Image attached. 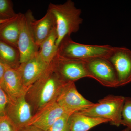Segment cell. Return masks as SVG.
Wrapping results in <instances>:
<instances>
[{
    "instance_id": "16",
    "label": "cell",
    "mask_w": 131,
    "mask_h": 131,
    "mask_svg": "<svg viewBox=\"0 0 131 131\" xmlns=\"http://www.w3.org/2000/svg\"><path fill=\"white\" fill-rule=\"evenodd\" d=\"M110 122L108 120L89 117L76 112L69 119L70 131H88L93 127L103 123Z\"/></svg>"
},
{
    "instance_id": "22",
    "label": "cell",
    "mask_w": 131,
    "mask_h": 131,
    "mask_svg": "<svg viewBox=\"0 0 131 131\" xmlns=\"http://www.w3.org/2000/svg\"><path fill=\"white\" fill-rule=\"evenodd\" d=\"M18 130L7 115L0 116V131H17Z\"/></svg>"
},
{
    "instance_id": "19",
    "label": "cell",
    "mask_w": 131,
    "mask_h": 131,
    "mask_svg": "<svg viewBox=\"0 0 131 131\" xmlns=\"http://www.w3.org/2000/svg\"><path fill=\"white\" fill-rule=\"evenodd\" d=\"M10 0H0V20L12 19L17 15Z\"/></svg>"
},
{
    "instance_id": "2",
    "label": "cell",
    "mask_w": 131,
    "mask_h": 131,
    "mask_svg": "<svg viewBox=\"0 0 131 131\" xmlns=\"http://www.w3.org/2000/svg\"><path fill=\"white\" fill-rule=\"evenodd\" d=\"M48 9L53 14L56 20V45L58 47L64 38L70 36L80 30L83 22L81 17V10L77 8L71 0H68L63 4L50 3Z\"/></svg>"
},
{
    "instance_id": "25",
    "label": "cell",
    "mask_w": 131,
    "mask_h": 131,
    "mask_svg": "<svg viewBox=\"0 0 131 131\" xmlns=\"http://www.w3.org/2000/svg\"><path fill=\"white\" fill-rule=\"evenodd\" d=\"M7 67V66L0 62V83L4 76Z\"/></svg>"
},
{
    "instance_id": "13",
    "label": "cell",
    "mask_w": 131,
    "mask_h": 131,
    "mask_svg": "<svg viewBox=\"0 0 131 131\" xmlns=\"http://www.w3.org/2000/svg\"><path fill=\"white\" fill-rule=\"evenodd\" d=\"M0 86L8 96L10 101L25 95L28 88L24 86L17 69L7 67Z\"/></svg>"
},
{
    "instance_id": "5",
    "label": "cell",
    "mask_w": 131,
    "mask_h": 131,
    "mask_svg": "<svg viewBox=\"0 0 131 131\" xmlns=\"http://www.w3.org/2000/svg\"><path fill=\"white\" fill-rule=\"evenodd\" d=\"M35 19L32 12L29 9L21 13L18 49L20 56V63L28 61L39 50L35 44L32 24Z\"/></svg>"
},
{
    "instance_id": "12",
    "label": "cell",
    "mask_w": 131,
    "mask_h": 131,
    "mask_svg": "<svg viewBox=\"0 0 131 131\" xmlns=\"http://www.w3.org/2000/svg\"><path fill=\"white\" fill-rule=\"evenodd\" d=\"M25 95L10 101L6 115L18 129L27 126L33 116L32 108L27 101Z\"/></svg>"
},
{
    "instance_id": "20",
    "label": "cell",
    "mask_w": 131,
    "mask_h": 131,
    "mask_svg": "<svg viewBox=\"0 0 131 131\" xmlns=\"http://www.w3.org/2000/svg\"><path fill=\"white\" fill-rule=\"evenodd\" d=\"M121 125L131 131V98L125 97L122 112Z\"/></svg>"
},
{
    "instance_id": "9",
    "label": "cell",
    "mask_w": 131,
    "mask_h": 131,
    "mask_svg": "<svg viewBox=\"0 0 131 131\" xmlns=\"http://www.w3.org/2000/svg\"><path fill=\"white\" fill-rule=\"evenodd\" d=\"M117 73L119 87L131 82V50L124 47H113L108 58Z\"/></svg>"
},
{
    "instance_id": "14",
    "label": "cell",
    "mask_w": 131,
    "mask_h": 131,
    "mask_svg": "<svg viewBox=\"0 0 131 131\" xmlns=\"http://www.w3.org/2000/svg\"><path fill=\"white\" fill-rule=\"evenodd\" d=\"M32 26L35 44L39 49L40 45L56 28V20L53 14L48 9L42 18L33 20Z\"/></svg>"
},
{
    "instance_id": "23",
    "label": "cell",
    "mask_w": 131,
    "mask_h": 131,
    "mask_svg": "<svg viewBox=\"0 0 131 131\" xmlns=\"http://www.w3.org/2000/svg\"><path fill=\"white\" fill-rule=\"evenodd\" d=\"M10 102L8 96L0 86V116L6 115L7 108Z\"/></svg>"
},
{
    "instance_id": "17",
    "label": "cell",
    "mask_w": 131,
    "mask_h": 131,
    "mask_svg": "<svg viewBox=\"0 0 131 131\" xmlns=\"http://www.w3.org/2000/svg\"><path fill=\"white\" fill-rule=\"evenodd\" d=\"M0 62L11 68H18L20 64L18 49L0 40Z\"/></svg>"
},
{
    "instance_id": "26",
    "label": "cell",
    "mask_w": 131,
    "mask_h": 131,
    "mask_svg": "<svg viewBox=\"0 0 131 131\" xmlns=\"http://www.w3.org/2000/svg\"><path fill=\"white\" fill-rule=\"evenodd\" d=\"M10 19H9L7 20H0V24H2V23H4V22H6V21H8V20H9Z\"/></svg>"
},
{
    "instance_id": "15",
    "label": "cell",
    "mask_w": 131,
    "mask_h": 131,
    "mask_svg": "<svg viewBox=\"0 0 131 131\" xmlns=\"http://www.w3.org/2000/svg\"><path fill=\"white\" fill-rule=\"evenodd\" d=\"M21 13L9 20L0 24V40L18 48Z\"/></svg>"
},
{
    "instance_id": "10",
    "label": "cell",
    "mask_w": 131,
    "mask_h": 131,
    "mask_svg": "<svg viewBox=\"0 0 131 131\" xmlns=\"http://www.w3.org/2000/svg\"><path fill=\"white\" fill-rule=\"evenodd\" d=\"M49 65L42 59L38 51L28 61L20 63L16 69L24 86L29 88L41 77Z\"/></svg>"
},
{
    "instance_id": "24",
    "label": "cell",
    "mask_w": 131,
    "mask_h": 131,
    "mask_svg": "<svg viewBox=\"0 0 131 131\" xmlns=\"http://www.w3.org/2000/svg\"><path fill=\"white\" fill-rule=\"evenodd\" d=\"M17 131H43L32 125L27 126L18 129Z\"/></svg>"
},
{
    "instance_id": "27",
    "label": "cell",
    "mask_w": 131,
    "mask_h": 131,
    "mask_svg": "<svg viewBox=\"0 0 131 131\" xmlns=\"http://www.w3.org/2000/svg\"><path fill=\"white\" fill-rule=\"evenodd\" d=\"M122 131H130L129 130V129H127V128H126L125 129H124V130H122Z\"/></svg>"
},
{
    "instance_id": "1",
    "label": "cell",
    "mask_w": 131,
    "mask_h": 131,
    "mask_svg": "<svg viewBox=\"0 0 131 131\" xmlns=\"http://www.w3.org/2000/svg\"><path fill=\"white\" fill-rule=\"evenodd\" d=\"M66 83L50 63L43 74L28 88L26 93V99L32 108L33 115L45 106L56 101Z\"/></svg>"
},
{
    "instance_id": "6",
    "label": "cell",
    "mask_w": 131,
    "mask_h": 131,
    "mask_svg": "<svg viewBox=\"0 0 131 131\" xmlns=\"http://www.w3.org/2000/svg\"><path fill=\"white\" fill-rule=\"evenodd\" d=\"M84 61L90 78L96 80L104 86L119 87L116 71L108 59L95 58Z\"/></svg>"
},
{
    "instance_id": "21",
    "label": "cell",
    "mask_w": 131,
    "mask_h": 131,
    "mask_svg": "<svg viewBox=\"0 0 131 131\" xmlns=\"http://www.w3.org/2000/svg\"><path fill=\"white\" fill-rule=\"evenodd\" d=\"M72 114L68 113L59 118L47 131H70L69 119Z\"/></svg>"
},
{
    "instance_id": "7",
    "label": "cell",
    "mask_w": 131,
    "mask_h": 131,
    "mask_svg": "<svg viewBox=\"0 0 131 131\" xmlns=\"http://www.w3.org/2000/svg\"><path fill=\"white\" fill-rule=\"evenodd\" d=\"M50 63L55 71L66 82H75L84 78H90L84 61L64 58L57 54Z\"/></svg>"
},
{
    "instance_id": "11",
    "label": "cell",
    "mask_w": 131,
    "mask_h": 131,
    "mask_svg": "<svg viewBox=\"0 0 131 131\" xmlns=\"http://www.w3.org/2000/svg\"><path fill=\"white\" fill-rule=\"evenodd\" d=\"M67 113H68L56 101L54 102L34 114L28 126H34L43 131H47L58 119Z\"/></svg>"
},
{
    "instance_id": "18",
    "label": "cell",
    "mask_w": 131,
    "mask_h": 131,
    "mask_svg": "<svg viewBox=\"0 0 131 131\" xmlns=\"http://www.w3.org/2000/svg\"><path fill=\"white\" fill-rule=\"evenodd\" d=\"M57 35L55 28L48 37L40 45L39 53L43 61L50 64L57 52L56 41Z\"/></svg>"
},
{
    "instance_id": "3",
    "label": "cell",
    "mask_w": 131,
    "mask_h": 131,
    "mask_svg": "<svg viewBox=\"0 0 131 131\" xmlns=\"http://www.w3.org/2000/svg\"><path fill=\"white\" fill-rule=\"evenodd\" d=\"M113 47L109 45L83 44L75 42L70 36L64 38L58 47L57 54L64 58L84 61L95 58L108 59Z\"/></svg>"
},
{
    "instance_id": "4",
    "label": "cell",
    "mask_w": 131,
    "mask_h": 131,
    "mask_svg": "<svg viewBox=\"0 0 131 131\" xmlns=\"http://www.w3.org/2000/svg\"><path fill=\"white\" fill-rule=\"evenodd\" d=\"M125 97L110 95L89 108L78 112L89 117L108 120L112 125H121L122 108Z\"/></svg>"
},
{
    "instance_id": "8",
    "label": "cell",
    "mask_w": 131,
    "mask_h": 131,
    "mask_svg": "<svg viewBox=\"0 0 131 131\" xmlns=\"http://www.w3.org/2000/svg\"><path fill=\"white\" fill-rule=\"evenodd\" d=\"M56 102L67 113H73L94 105L78 91L74 82L67 83L57 98Z\"/></svg>"
}]
</instances>
